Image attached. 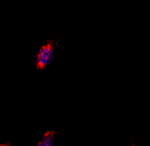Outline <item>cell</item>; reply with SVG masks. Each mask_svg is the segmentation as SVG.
<instances>
[{"label": "cell", "mask_w": 150, "mask_h": 146, "mask_svg": "<svg viewBox=\"0 0 150 146\" xmlns=\"http://www.w3.org/2000/svg\"><path fill=\"white\" fill-rule=\"evenodd\" d=\"M54 52L50 46L47 45L40 48L38 56H37V63L40 67L47 66L53 60Z\"/></svg>", "instance_id": "6da1fadb"}, {"label": "cell", "mask_w": 150, "mask_h": 146, "mask_svg": "<svg viewBox=\"0 0 150 146\" xmlns=\"http://www.w3.org/2000/svg\"><path fill=\"white\" fill-rule=\"evenodd\" d=\"M52 145H53V137L51 134H47L44 136V137L40 142L38 146H52Z\"/></svg>", "instance_id": "7a4b0ae2"}]
</instances>
